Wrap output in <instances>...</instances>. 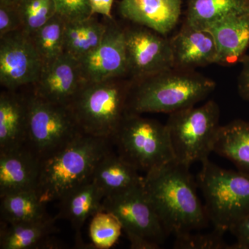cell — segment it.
Wrapping results in <instances>:
<instances>
[{
  "instance_id": "obj_1",
  "label": "cell",
  "mask_w": 249,
  "mask_h": 249,
  "mask_svg": "<svg viewBox=\"0 0 249 249\" xmlns=\"http://www.w3.org/2000/svg\"><path fill=\"white\" fill-rule=\"evenodd\" d=\"M189 168L173 160L143 176L145 191L168 236L199 230L209 222Z\"/></svg>"
},
{
  "instance_id": "obj_2",
  "label": "cell",
  "mask_w": 249,
  "mask_h": 249,
  "mask_svg": "<svg viewBox=\"0 0 249 249\" xmlns=\"http://www.w3.org/2000/svg\"><path fill=\"white\" fill-rule=\"evenodd\" d=\"M132 81L127 114L141 115L170 114L193 107L206 99L216 87L214 80L196 70L175 67Z\"/></svg>"
},
{
  "instance_id": "obj_3",
  "label": "cell",
  "mask_w": 249,
  "mask_h": 249,
  "mask_svg": "<svg viewBox=\"0 0 249 249\" xmlns=\"http://www.w3.org/2000/svg\"><path fill=\"white\" fill-rule=\"evenodd\" d=\"M111 139L80 134L56 153L41 161L36 192L45 204L92 178L98 162L112 150Z\"/></svg>"
},
{
  "instance_id": "obj_4",
  "label": "cell",
  "mask_w": 249,
  "mask_h": 249,
  "mask_svg": "<svg viewBox=\"0 0 249 249\" xmlns=\"http://www.w3.org/2000/svg\"><path fill=\"white\" fill-rule=\"evenodd\" d=\"M132 83L127 77L84 82L68 106L80 132L111 140L127 114Z\"/></svg>"
},
{
  "instance_id": "obj_5",
  "label": "cell",
  "mask_w": 249,
  "mask_h": 249,
  "mask_svg": "<svg viewBox=\"0 0 249 249\" xmlns=\"http://www.w3.org/2000/svg\"><path fill=\"white\" fill-rule=\"evenodd\" d=\"M196 183L204 197L209 222L219 231H230L241 219L249 214V176L221 168L208 160Z\"/></svg>"
},
{
  "instance_id": "obj_6",
  "label": "cell",
  "mask_w": 249,
  "mask_h": 249,
  "mask_svg": "<svg viewBox=\"0 0 249 249\" xmlns=\"http://www.w3.org/2000/svg\"><path fill=\"white\" fill-rule=\"evenodd\" d=\"M220 109L211 100L169 114L165 126L175 160L191 167L208 160L220 128Z\"/></svg>"
},
{
  "instance_id": "obj_7",
  "label": "cell",
  "mask_w": 249,
  "mask_h": 249,
  "mask_svg": "<svg viewBox=\"0 0 249 249\" xmlns=\"http://www.w3.org/2000/svg\"><path fill=\"white\" fill-rule=\"evenodd\" d=\"M111 142L138 171L147 173L175 160L165 124L141 114H126Z\"/></svg>"
},
{
  "instance_id": "obj_8",
  "label": "cell",
  "mask_w": 249,
  "mask_h": 249,
  "mask_svg": "<svg viewBox=\"0 0 249 249\" xmlns=\"http://www.w3.org/2000/svg\"><path fill=\"white\" fill-rule=\"evenodd\" d=\"M25 147L42 161L56 153L82 133L68 106L27 96Z\"/></svg>"
},
{
  "instance_id": "obj_9",
  "label": "cell",
  "mask_w": 249,
  "mask_h": 249,
  "mask_svg": "<svg viewBox=\"0 0 249 249\" xmlns=\"http://www.w3.org/2000/svg\"><path fill=\"white\" fill-rule=\"evenodd\" d=\"M103 209L117 217L128 240L142 237L160 247L168 237L149 199L143 182L127 191L106 196Z\"/></svg>"
},
{
  "instance_id": "obj_10",
  "label": "cell",
  "mask_w": 249,
  "mask_h": 249,
  "mask_svg": "<svg viewBox=\"0 0 249 249\" xmlns=\"http://www.w3.org/2000/svg\"><path fill=\"white\" fill-rule=\"evenodd\" d=\"M134 24L124 28L128 78L139 79L173 68L170 38Z\"/></svg>"
},
{
  "instance_id": "obj_11",
  "label": "cell",
  "mask_w": 249,
  "mask_h": 249,
  "mask_svg": "<svg viewBox=\"0 0 249 249\" xmlns=\"http://www.w3.org/2000/svg\"><path fill=\"white\" fill-rule=\"evenodd\" d=\"M43 62L31 40L22 30L0 37V84L8 90L34 85Z\"/></svg>"
},
{
  "instance_id": "obj_12",
  "label": "cell",
  "mask_w": 249,
  "mask_h": 249,
  "mask_svg": "<svg viewBox=\"0 0 249 249\" xmlns=\"http://www.w3.org/2000/svg\"><path fill=\"white\" fill-rule=\"evenodd\" d=\"M78 62L84 82L128 78L124 28L111 19L97 48Z\"/></svg>"
},
{
  "instance_id": "obj_13",
  "label": "cell",
  "mask_w": 249,
  "mask_h": 249,
  "mask_svg": "<svg viewBox=\"0 0 249 249\" xmlns=\"http://www.w3.org/2000/svg\"><path fill=\"white\" fill-rule=\"evenodd\" d=\"M84 83L79 62L64 53L43 65L34 93L48 102L69 106Z\"/></svg>"
},
{
  "instance_id": "obj_14",
  "label": "cell",
  "mask_w": 249,
  "mask_h": 249,
  "mask_svg": "<svg viewBox=\"0 0 249 249\" xmlns=\"http://www.w3.org/2000/svg\"><path fill=\"white\" fill-rule=\"evenodd\" d=\"M170 41L175 68L196 70L198 67L216 64L217 47L207 29L184 22Z\"/></svg>"
},
{
  "instance_id": "obj_15",
  "label": "cell",
  "mask_w": 249,
  "mask_h": 249,
  "mask_svg": "<svg viewBox=\"0 0 249 249\" xmlns=\"http://www.w3.org/2000/svg\"><path fill=\"white\" fill-rule=\"evenodd\" d=\"M182 0H121L123 18L167 36L175 29L181 14Z\"/></svg>"
},
{
  "instance_id": "obj_16",
  "label": "cell",
  "mask_w": 249,
  "mask_h": 249,
  "mask_svg": "<svg viewBox=\"0 0 249 249\" xmlns=\"http://www.w3.org/2000/svg\"><path fill=\"white\" fill-rule=\"evenodd\" d=\"M217 47L216 64L231 66L242 62L249 49V12L228 16L208 27Z\"/></svg>"
},
{
  "instance_id": "obj_17",
  "label": "cell",
  "mask_w": 249,
  "mask_h": 249,
  "mask_svg": "<svg viewBox=\"0 0 249 249\" xmlns=\"http://www.w3.org/2000/svg\"><path fill=\"white\" fill-rule=\"evenodd\" d=\"M40 167L41 160L25 146L0 153V197L36 191Z\"/></svg>"
},
{
  "instance_id": "obj_18",
  "label": "cell",
  "mask_w": 249,
  "mask_h": 249,
  "mask_svg": "<svg viewBox=\"0 0 249 249\" xmlns=\"http://www.w3.org/2000/svg\"><path fill=\"white\" fill-rule=\"evenodd\" d=\"M57 217L49 216L36 222L0 225L1 249H55L63 245L53 235L58 232Z\"/></svg>"
},
{
  "instance_id": "obj_19",
  "label": "cell",
  "mask_w": 249,
  "mask_h": 249,
  "mask_svg": "<svg viewBox=\"0 0 249 249\" xmlns=\"http://www.w3.org/2000/svg\"><path fill=\"white\" fill-rule=\"evenodd\" d=\"M27 96L12 90L0 94V153L25 146L27 132Z\"/></svg>"
},
{
  "instance_id": "obj_20",
  "label": "cell",
  "mask_w": 249,
  "mask_h": 249,
  "mask_svg": "<svg viewBox=\"0 0 249 249\" xmlns=\"http://www.w3.org/2000/svg\"><path fill=\"white\" fill-rule=\"evenodd\" d=\"M105 196L102 190L90 180L71 190L58 200L59 213L55 217L71 223L77 235L80 234L85 222L103 211Z\"/></svg>"
},
{
  "instance_id": "obj_21",
  "label": "cell",
  "mask_w": 249,
  "mask_h": 249,
  "mask_svg": "<svg viewBox=\"0 0 249 249\" xmlns=\"http://www.w3.org/2000/svg\"><path fill=\"white\" fill-rule=\"evenodd\" d=\"M139 172L117 153L111 150L98 162L91 179L106 196L142 184L143 177L141 176Z\"/></svg>"
},
{
  "instance_id": "obj_22",
  "label": "cell",
  "mask_w": 249,
  "mask_h": 249,
  "mask_svg": "<svg viewBox=\"0 0 249 249\" xmlns=\"http://www.w3.org/2000/svg\"><path fill=\"white\" fill-rule=\"evenodd\" d=\"M213 152L231 160L238 171L249 176V122L235 120L221 125Z\"/></svg>"
},
{
  "instance_id": "obj_23",
  "label": "cell",
  "mask_w": 249,
  "mask_h": 249,
  "mask_svg": "<svg viewBox=\"0 0 249 249\" xmlns=\"http://www.w3.org/2000/svg\"><path fill=\"white\" fill-rule=\"evenodd\" d=\"M108 24L99 22L93 16L82 20L67 22L64 53L80 61L102 42Z\"/></svg>"
},
{
  "instance_id": "obj_24",
  "label": "cell",
  "mask_w": 249,
  "mask_h": 249,
  "mask_svg": "<svg viewBox=\"0 0 249 249\" xmlns=\"http://www.w3.org/2000/svg\"><path fill=\"white\" fill-rule=\"evenodd\" d=\"M45 202L36 191L10 193L1 197V222L19 224L36 222L48 217Z\"/></svg>"
},
{
  "instance_id": "obj_25",
  "label": "cell",
  "mask_w": 249,
  "mask_h": 249,
  "mask_svg": "<svg viewBox=\"0 0 249 249\" xmlns=\"http://www.w3.org/2000/svg\"><path fill=\"white\" fill-rule=\"evenodd\" d=\"M249 12V0H188L185 22L202 29L228 16Z\"/></svg>"
},
{
  "instance_id": "obj_26",
  "label": "cell",
  "mask_w": 249,
  "mask_h": 249,
  "mask_svg": "<svg viewBox=\"0 0 249 249\" xmlns=\"http://www.w3.org/2000/svg\"><path fill=\"white\" fill-rule=\"evenodd\" d=\"M66 22L64 18L55 14L31 36V40L43 62V65L64 53Z\"/></svg>"
},
{
  "instance_id": "obj_27",
  "label": "cell",
  "mask_w": 249,
  "mask_h": 249,
  "mask_svg": "<svg viewBox=\"0 0 249 249\" xmlns=\"http://www.w3.org/2000/svg\"><path fill=\"white\" fill-rule=\"evenodd\" d=\"M122 231V224L116 215L107 211H100L91 217L89 224L91 245L94 249H110L119 240Z\"/></svg>"
},
{
  "instance_id": "obj_28",
  "label": "cell",
  "mask_w": 249,
  "mask_h": 249,
  "mask_svg": "<svg viewBox=\"0 0 249 249\" xmlns=\"http://www.w3.org/2000/svg\"><path fill=\"white\" fill-rule=\"evenodd\" d=\"M17 6L22 31L29 37L56 14L53 0H22Z\"/></svg>"
},
{
  "instance_id": "obj_29",
  "label": "cell",
  "mask_w": 249,
  "mask_h": 249,
  "mask_svg": "<svg viewBox=\"0 0 249 249\" xmlns=\"http://www.w3.org/2000/svg\"><path fill=\"white\" fill-rule=\"evenodd\" d=\"M225 232L217 229L205 233L186 232L175 236L173 248L176 249H232L224 239Z\"/></svg>"
},
{
  "instance_id": "obj_30",
  "label": "cell",
  "mask_w": 249,
  "mask_h": 249,
  "mask_svg": "<svg viewBox=\"0 0 249 249\" xmlns=\"http://www.w3.org/2000/svg\"><path fill=\"white\" fill-rule=\"evenodd\" d=\"M55 12L67 22L82 20L93 16L89 0H53Z\"/></svg>"
},
{
  "instance_id": "obj_31",
  "label": "cell",
  "mask_w": 249,
  "mask_h": 249,
  "mask_svg": "<svg viewBox=\"0 0 249 249\" xmlns=\"http://www.w3.org/2000/svg\"><path fill=\"white\" fill-rule=\"evenodd\" d=\"M22 30V21L16 4L0 1V37Z\"/></svg>"
},
{
  "instance_id": "obj_32",
  "label": "cell",
  "mask_w": 249,
  "mask_h": 249,
  "mask_svg": "<svg viewBox=\"0 0 249 249\" xmlns=\"http://www.w3.org/2000/svg\"><path fill=\"white\" fill-rule=\"evenodd\" d=\"M230 232L237 240L232 249H249V214L236 223Z\"/></svg>"
},
{
  "instance_id": "obj_33",
  "label": "cell",
  "mask_w": 249,
  "mask_h": 249,
  "mask_svg": "<svg viewBox=\"0 0 249 249\" xmlns=\"http://www.w3.org/2000/svg\"><path fill=\"white\" fill-rule=\"evenodd\" d=\"M242 68L239 76L238 92L241 97L249 101V55H247L242 60Z\"/></svg>"
},
{
  "instance_id": "obj_34",
  "label": "cell",
  "mask_w": 249,
  "mask_h": 249,
  "mask_svg": "<svg viewBox=\"0 0 249 249\" xmlns=\"http://www.w3.org/2000/svg\"><path fill=\"white\" fill-rule=\"evenodd\" d=\"M114 0H89L93 15L100 14L109 19H112L111 8Z\"/></svg>"
},
{
  "instance_id": "obj_35",
  "label": "cell",
  "mask_w": 249,
  "mask_h": 249,
  "mask_svg": "<svg viewBox=\"0 0 249 249\" xmlns=\"http://www.w3.org/2000/svg\"><path fill=\"white\" fill-rule=\"evenodd\" d=\"M0 1H4V2L9 3V4L18 5L22 0H0Z\"/></svg>"
}]
</instances>
